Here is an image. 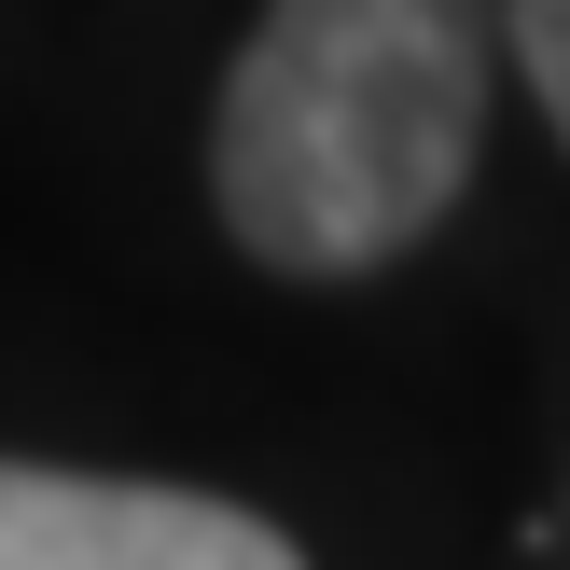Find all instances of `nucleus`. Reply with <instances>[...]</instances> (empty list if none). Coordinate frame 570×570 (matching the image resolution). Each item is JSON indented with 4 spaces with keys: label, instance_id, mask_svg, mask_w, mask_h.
<instances>
[{
    "label": "nucleus",
    "instance_id": "f257e3e1",
    "mask_svg": "<svg viewBox=\"0 0 570 570\" xmlns=\"http://www.w3.org/2000/svg\"><path fill=\"white\" fill-rule=\"evenodd\" d=\"M488 139V0H265L209 111L223 237L278 278H376L460 209Z\"/></svg>",
    "mask_w": 570,
    "mask_h": 570
},
{
    "label": "nucleus",
    "instance_id": "f03ea898",
    "mask_svg": "<svg viewBox=\"0 0 570 570\" xmlns=\"http://www.w3.org/2000/svg\"><path fill=\"white\" fill-rule=\"evenodd\" d=\"M0 570H306V557L250 501H209V488L0 460Z\"/></svg>",
    "mask_w": 570,
    "mask_h": 570
},
{
    "label": "nucleus",
    "instance_id": "7ed1b4c3",
    "mask_svg": "<svg viewBox=\"0 0 570 570\" xmlns=\"http://www.w3.org/2000/svg\"><path fill=\"white\" fill-rule=\"evenodd\" d=\"M501 28H515V70L543 98V126L570 139V0H501Z\"/></svg>",
    "mask_w": 570,
    "mask_h": 570
}]
</instances>
